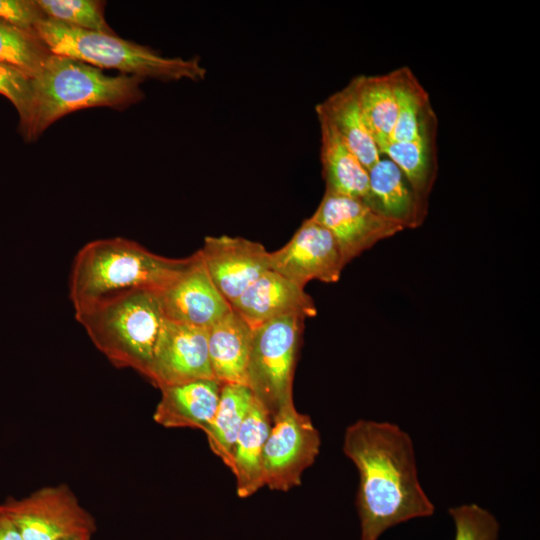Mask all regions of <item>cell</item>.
Masks as SVG:
<instances>
[{"label": "cell", "mask_w": 540, "mask_h": 540, "mask_svg": "<svg viewBox=\"0 0 540 540\" xmlns=\"http://www.w3.org/2000/svg\"><path fill=\"white\" fill-rule=\"evenodd\" d=\"M45 18L37 0H0V20L17 28L35 32Z\"/></svg>", "instance_id": "f1b7e54d"}, {"label": "cell", "mask_w": 540, "mask_h": 540, "mask_svg": "<svg viewBox=\"0 0 540 540\" xmlns=\"http://www.w3.org/2000/svg\"><path fill=\"white\" fill-rule=\"evenodd\" d=\"M230 305L253 329L285 316L306 319L317 314L313 299L304 287L271 269Z\"/></svg>", "instance_id": "5bb4252c"}, {"label": "cell", "mask_w": 540, "mask_h": 540, "mask_svg": "<svg viewBox=\"0 0 540 540\" xmlns=\"http://www.w3.org/2000/svg\"><path fill=\"white\" fill-rule=\"evenodd\" d=\"M51 52L36 32L22 30L0 20V62L12 65L31 78Z\"/></svg>", "instance_id": "d4e9b609"}, {"label": "cell", "mask_w": 540, "mask_h": 540, "mask_svg": "<svg viewBox=\"0 0 540 540\" xmlns=\"http://www.w3.org/2000/svg\"><path fill=\"white\" fill-rule=\"evenodd\" d=\"M156 293L166 320L194 327L208 329L232 309L210 279L198 252Z\"/></svg>", "instance_id": "7c38bea8"}, {"label": "cell", "mask_w": 540, "mask_h": 540, "mask_svg": "<svg viewBox=\"0 0 540 540\" xmlns=\"http://www.w3.org/2000/svg\"><path fill=\"white\" fill-rule=\"evenodd\" d=\"M455 525L454 540H497L499 522L487 509L475 504H463L449 510Z\"/></svg>", "instance_id": "4316f807"}, {"label": "cell", "mask_w": 540, "mask_h": 540, "mask_svg": "<svg viewBox=\"0 0 540 540\" xmlns=\"http://www.w3.org/2000/svg\"><path fill=\"white\" fill-rule=\"evenodd\" d=\"M74 312L94 346L114 366L146 377L165 320L156 291H122Z\"/></svg>", "instance_id": "277c9868"}, {"label": "cell", "mask_w": 540, "mask_h": 540, "mask_svg": "<svg viewBox=\"0 0 540 540\" xmlns=\"http://www.w3.org/2000/svg\"><path fill=\"white\" fill-rule=\"evenodd\" d=\"M254 329L233 309L208 328V353L214 379L244 384Z\"/></svg>", "instance_id": "2e32d148"}, {"label": "cell", "mask_w": 540, "mask_h": 540, "mask_svg": "<svg viewBox=\"0 0 540 540\" xmlns=\"http://www.w3.org/2000/svg\"><path fill=\"white\" fill-rule=\"evenodd\" d=\"M321 439L311 418L300 413L294 401L272 417L262 454L264 486L287 492L301 484L303 472L319 454Z\"/></svg>", "instance_id": "52a82bcc"}, {"label": "cell", "mask_w": 540, "mask_h": 540, "mask_svg": "<svg viewBox=\"0 0 540 540\" xmlns=\"http://www.w3.org/2000/svg\"><path fill=\"white\" fill-rule=\"evenodd\" d=\"M23 540H62L93 535L96 522L64 484L42 487L31 494L0 503Z\"/></svg>", "instance_id": "ba28073f"}, {"label": "cell", "mask_w": 540, "mask_h": 540, "mask_svg": "<svg viewBox=\"0 0 540 540\" xmlns=\"http://www.w3.org/2000/svg\"><path fill=\"white\" fill-rule=\"evenodd\" d=\"M46 18L95 32L115 34L104 17V1L37 0Z\"/></svg>", "instance_id": "484cf974"}, {"label": "cell", "mask_w": 540, "mask_h": 540, "mask_svg": "<svg viewBox=\"0 0 540 540\" xmlns=\"http://www.w3.org/2000/svg\"><path fill=\"white\" fill-rule=\"evenodd\" d=\"M146 378L157 388L214 379L208 329L164 320Z\"/></svg>", "instance_id": "8fae6325"}, {"label": "cell", "mask_w": 540, "mask_h": 540, "mask_svg": "<svg viewBox=\"0 0 540 540\" xmlns=\"http://www.w3.org/2000/svg\"><path fill=\"white\" fill-rule=\"evenodd\" d=\"M92 536L93 535H89V534H80V535H75V536L68 537L62 540H91Z\"/></svg>", "instance_id": "4dcf8cb0"}, {"label": "cell", "mask_w": 540, "mask_h": 540, "mask_svg": "<svg viewBox=\"0 0 540 540\" xmlns=\"http://www.w3.org/2000/svg\"><path fill=\"white\" fill-rule=\"evenodd\" d=\"M221 386L216 379H200L161 388L154 421L166 428H195L205 432L215 416Z\"/></svg>", "instance_id": "9a60e30c"}, {"label": "cell", "mask_w": 540, "mask_h": 540, "mask_svg": "<svg viewBox=\"0 0 540 540\" xmlns=\"http://www.w3.org/2000/svg\"><path fill=\"white\" fill-rule=\"evenodd\" d=\"M320 126V161L325 192L365 201L369 191L368 170L330 121L316 112Z\"/></svg>", "instance_id": "e0dca14e"}, {"label": "cell", "mask_w": 540, "mask_h": 540, "mask_svg": "<svg viewBox=\"0 0 540 540\" xmlns=\"http://www.w3.org/2000/svg\"><path fill=\"white\" fill-rule=\"evenodd\" d=\"M253 393L244 384H222L215 416L204 432L211 451L230 469L234 445Z\"/></svg>", "instance_id": "cb8c5ba5"}, {"label": "cell", "mask_w": 540, "mask_h": 540, "mask_svg": "<svg viewBox=\"0 0 540 540\" xmlns=\"http://www.w3.org/2000/svg\"><path fill=\"white\" fill-rule=\"evenodd\" d=\"M0 540H23L19 530L0 504Z\"/></svg>", "instance_id": "f546056e"}, {"label": "cell", "mask_w": 540, "mask_h": 540, "mask_svg": "<svg viewBox=\"0 0 540 540\" xmlns=\"http://www.w3.org/2000/svg\"><path fill=\"white\" fill-rule=\"evenodd\" d=\"M369 131L382 155L390 143L397 118V92L393 71L353 78Z\"/></svg>", "instance_id": "7402d4cb"}, {"label": "cell", "mask_w": 540, "mask_h": 540, "mask_svg": "<svg viewBox=\"0 0 540 540\" xmlns=\"http://www.w3.org/2000/svg\"><path fill=\"white\" fill-rule=\"evenodd\" d=\"M143 80L126 74L110 76L77 59L51 53L31 78V102L19 123L20 132L26 141H34L71 112L92 107L125 109L144 98Z\"/></svg>", "instance_id": "7a4b0ae2"}, {"label": "cell", "mask_w": 540, "mask_h": 540, "mask_svg": "<svg viewBox=\"0 0 540 540\" xmlns=\"http://www.w3.org/2000/svg\"><path fill=\"white\" fill-rule=\"evenodd\" d=\"M315 111L330 121L367 170L381 159L362 112L354 79L319 103Z\"/></svg>", "instance_id": "ffe728a7"}, {"label": "cell", "mask_w": 540, "mask_h": 540, "mask_svg": "<svg viewBox=\"0 0 540 540\" xmlns=\"http://www.w3.org/2000/svg\"><path fill=\"white\" fill-rule=\"evenodd\" d=\"M197 252L229 304L270 270V252L261 243L242 237L207 236Z\"/></svg>", "instance_id": "4fadbf2b"}, {"label": "cell", "mask_w": 540, "mask_h": 540, "mask_svg": "<svg viewBox=\"0 0 540 540\" xmlns=\"http://www.w3.org/2000/svg\"><path fill=\"white\" fill-rule=\"evenodd\" d=\"M312 217L332 234L346 265L378 242L405 229L361 199L327 192Z\"/></svg>", "instance_id": "9c48e42d"}, {"label": "cell", "mask_w": 540, "mask_h": 540, "mask_svg": "<svg viewBox=\"0 0 540 540\" xmlns=\"http://www.w3.org/2000/svg\"><path fill=\"white\" fill-rule=\"evenodd\" d=\"M272 426V416L254 395L239 430L233 451L231 471L236 478V491L247 498L264 486L262 454Z\"/></svg>", "instance_id": "ac0fdd59"}, {"label": "cell", "mask_w": 540, "mask_h": 540, "mask_svg": "<svg viewBox=\"0 0 540 540\" xmlns=\"http://www.w3.org/2000/svg\"><path fill=\"white\" fill-rule=\"evenodd\" d=\"M0 94L14 105L19 123L22 122L31 102V77L12 65L0 62Z\"/></svg>", "instance_id": "83f0119b"}, {"label": "cell", "mask_w": 540, "mask_h": 540, "mask_svg": "<svg viewBox=\"0 0 540 540\" xmlns=\"http://www.w3.org/2000/svg\"><path fill=\"white\" fill-rule=\"evenodd\" d=\"M345 266L332 234L312 216L283 247L270 252V269L301 287L312 280L337 282Z\"/></svg>", "instance_id": "30bf717a"}, {"label": "cell", "mask_w": 540, "mask_h": 540, "mask_svg": "<svg viewBox=\"0 0 540 540\" xmlns=\"http://www.w3.org/2000/svg\"><path fill=\"white\" fill-rule=\"evenodd\" d=\"M304 318L285 316L254 329L246 385L273 417L293 402V379Z\"/></svg>", "instance_id": "8992f818"}, {"label": "cell", "mask_w": 540, "mask_h": 540, "mask_svg": "<svg viewBox=\"0 0 540 540\" xmlns=\"http://www.w3.org/2000/svg\"><path fill=\"white\" fill-rule=\"evenodd\" d=\"M35 32L52 54L77 59L99 69L162 81H200L206 69L198 58L165 57L150 47L116 34L83 30L45 18Z\"/></svg>", "instance_id": "5b68a950"}, {"label": "cell", "mask_w": 540, "mask_h": 540, "mask_svg": "<svg viewBox=\"0 0 540 540\" xmlns=\"http://www.w3.org/2000/svg\"><path fill=\"white\" fill-rule=\"evenodd\" d=\"M190 260L191 256L174 259L158 255L124 237L96 239L75 255L69 275V298L75 310L130 289L158 292Z\"/></svg>", "instance_id": "3957f363"}, {"label": "cell", "mask_w": 540, "mask_h": 540, "mask_svg": "<svg viewBox=\"0 0 540 540\" xmlns=\"http://www.w3.org/2000/svg\"><path fill=\"white\" fill-rule=\"evenodd\" d=\"M437 126L428 128L411 141L391 142L382 151L403 173L424 218L438 170Z\"/></svg>", "instance_id": "44dd1931"}, {"label": "cell", "mask_w": 540, "mask_h": 540, "mask_svg": "<svg viewBox=\"0 0 540 540\" xmlns=\"http://www.w3.org/2000/svg\"><path fill=\"white\" fill-rule=\"evenodd\" d=\"M342 449L359 474L360 540H378L398 524L434 514L418 478L413 441L398 425L357 420L346 428Z\"/></svg>", "instance_id": "6da1fadb"}, {"label": "cell", "mask_w": 540, "mask_h": 540, "mask_svg": "<svg viewBox=\"0 0 540 540\" xmlns=\"http://www.w3.org/2000/svg\"><path fill=\"white\" fill-rule=\"evenodd\" d=\"M369 191L365 203L405 229L421 226L425 218L406 178L390 159H380L368 170Z\"/></svg>", "instance_id": "d6986e66"}, {"label": "cell", "mask_w": 540, "mask_h": 540, "mask_svg": "<svg viewBox=\"0 0 540 540\" xmlns=\"http://www.w3.org/2000/svg\"><path fill=\"white\" fill-rule=\"evenodd\" d=\"M397 92V118L391 142L411 141L438 125L430 97L409 67L393 71Z\"/></svg>", "instance_id": "603a6c76"}]
</instances>
